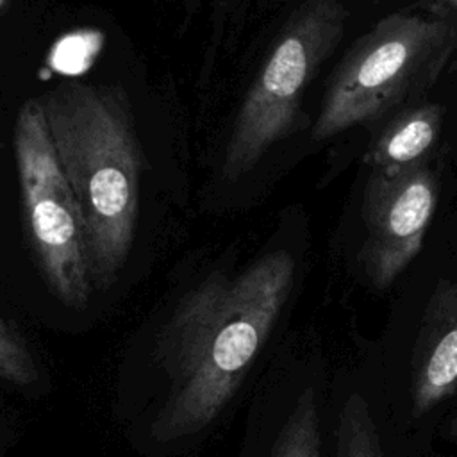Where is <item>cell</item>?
<instances>
[{
	"mask_svg": "<svg viewBox=\"0 0 457 457\" xmlns=\"http://www.w3.org/2000/svg\"><path fill=\"white\" fill-rule=\"evenodd\" d=\"M439 2H443L445 5H450V7H457V0H439Z\"/></svg>",
	"mask_w": 457,
	"mask_h": 457,
	"instance_id": "13",
	"label": "cell"
},
{
	"mask_svg": "<svg viewBox=\"0 0 457 457\" xmlns=\"http://www.w3.org/2000/svg\"><path fill=\"white\" fill-rule=\"evenodd\" d=\"M336 457H387L375 418L361 393L348 395L339 411Z\"/></svg>",
	"mask_w": 457,
	"mask_h": 457,
	"instance_id": "10",
	"label": "cell"
},
{
	"mask_svg": "<svg viewBox=\"0 0 457 457\" xmlns=\"http://www.w3.org/2000/svg\"><path fill=\"white\" fill-rule=\"evenodd\" d=\"M346 27L341 0H303L278 32L236 116L223 179L239 180L298 127L302 98Z\"/></svg>",
	"mask_w": 457,
	"mask_h": 457,
	"instance_id": "4",
	"label": "cell"
},
{
	"mask_svg": "<svg viewBox=\"0 0 457 457\" xmlns=\"http://www.w3.org/2000/svg\"><path fill=\"white\" fill-rule=\"evenodd\" d=\"M0 378L16 386H29L37 378V370L25 341L2 320H0Z\"/></svg>",
	"mask_w": 457,
	"mask_h": 457,
	"instance_id": "11",
	"label": "cell"
},
{
	"mask_svg": "<svg viewBox=\"0 0 457 457\" xmlns=\"http://www.w3.org/2000/svg\"><path fill=\"white\" fill-rule=\"evenodd\" d=\"M295 259L275 250L236 277L214 273L191 289L161 341L171 389L154 423L159 441L207 427L237 391L291 291Z\"/></svg>",
	"mask_w": 457,
	"mask_h": 457,
	"instance_id": "1",
	"label": "cell"
},
{
	"mask_svg": "<svg viewBox=\"0 0 457 457\" xmlns=\"http://www.w3.org/2000/svg\"><path fill=\"white\" fill-rule=\"evenodd\" d=\"M14 155L25 227L43 277L61 302L82 309L93 282L84 225L37 98L18 111Z\"/></svg>",
	"mask_w": 457,
	"mask_h": 457,
	"instance_id": "5",
	"label": "cell"
},
{
	"mask_svg": "<svg viewBox=\"0 0 457 457\" xmlns=\"http://www.w3.org/2000/svg\"><path fill=\"white\" fill-rule=\"evenodd\" d=\"M457 391V278L441 280L423 314L412 352V416L421 418Z\"/></svg>",
	"mask_w": 457,
	"mask_h": 457,
	"instance_id": "7",
	"label": "cell"
},
{
	"mask_svg": "<svg viewBox=\"0 0 457 457\" xmlns=\"http://www.w3.org/2000/svg\"><path fill=\"white\" fill-rule=\"evenodd\" d=\"M448 436L457 441V416H453L448 423Z\"/></svg>",
	"mask_w": 457,
	"mask_h": 457,
	"instance_id": "12",
	"label": "cell"
},
{
	"mask_svg": "<svg viewBox=\"0 0 457 457\" xmlns=\"http://www.w3.org/2000/svg\"><path fill=\"white\" fill-rule=\"evenodd\" d=\"M436 204L437 179L428 164L396 175H370L361 262L375 287H389L420 253Z\"/></svg>",
	"mask_w": 457,
	"mask_h": 457,
	"instance_id": "6",
	"label": "cell"
},
{
	"mask_svg": "<svg viewBox=\"0 0 457 457\" xmlns=\"http://www.w3.org/2000/svg\"><path fill=\"white\" fill-rule=\"evenodd\" d=\"M271 457H321L320 412L312 387L298 395L275 439Z\"/></svg>",
	"mask_w": 457,
	"mask_h": 457,
	"instance_id": "9",
	"label": "cell"
},
{
	"mask_svg": "<svg viewBox=\"0 0 457 457\" xmlns=\"http://www.w3.org/2000/svg\"><path fill=\"white\" fill-rule=\"evenodd\" d=\"M443 129V109L421 104L398 114L375 137L364 154L371 173L396 175L428 164Z\"/></svg>",
	"mask_w": 457,
	"mask_h": 457,
	"instance_id": "8",
	"label": "cell"
},
{
	"mask_svg": "<svg viewBox=\"0 0 457 457\" xmlns=\"http://www.w3.org/2000/svg\"><path fill=\"white\" fill-rule=\"evenodd\" d=\"M59 166L77 200L91 280L107 287L134 243L141 146L120 84L64 80L37 96Z\"/></svg>",
	"mask_w": 457,
	"mask_h": 457,
	"instance_id": "2",
	"label": "cell"
},
{
	"mask_svg": "<svg viewBox=\"0 0 457 457\" xmlns=\"http://www.w3.org/2000/svg\"><path fill=\"white\" fill-rule=\"evenodd\" d=\"M453 34L443 21L391 14L362 34L334 70L312 139L380 120L428 87L443 70Z\"/></svg>",
	"mask_w": 457,
	"mask_h": 457,
	"instance_id": "3",
	"label": "cell"
}]
</instances>
